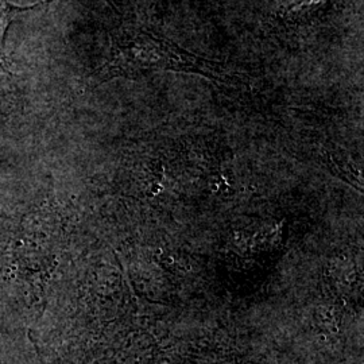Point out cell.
<instances>
[{"instance_id": "obj_3", "label": "cell", "mask_w": 364, "mask_h": 364, "mask_svg": "<svg viewBox=\"0 0 364 364\" xmlns=\"http://www.w3.org/2000/svg\"><path fill=\"white\" fill-rule=\"evenodd\" d=\"M41 3H43V0L34 3L33 6H27V7H18L7 3V0H0V57L3 55V45H4V36L7 31V27L11 23L14 16L22 11L30 10L36 6H38Z\"/></svg>"}, {"instance_id": "obj_2", "label": "cell", "mask_w": 364, "mask_h": 364, "mask_svg": "<svg viewBox=\"0 0 364 364\" xmlns=\"http://www.w3.org/2000/svg\"><path fill=\"white\" fill-rule=\"evenodd\" d=\"M335 0H297L282 9L278 16L287 26H299L312 22L317 16L326 14V9L333 4Z\"/></svg>"}, {"instance_id": "obj_1", "label": "cell", "mask_w": 364, "mask_h": 364, "mask_svg": "<svg viewBox=\"0 0 364 364\" xmlns=\"http://www.w3.org/2000/svg\"><path fill=\"white\" fill-rule=\"evenodd\" d=\"M156 70L198 73L205 77L230 82L235 73L220 63L209 61L166 39L146 31L117 34L112 37L111 58L97 70V77H138Z\"/></svg>"}]
</instances>
